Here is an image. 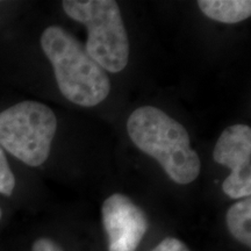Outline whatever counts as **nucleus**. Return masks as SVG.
Returning <instances> with one entry per match:
<instances>
[{
  "instance_id": "f257e3e1",
  "label": "nucleus",
  "mask_w": 251,
  "mask_h": 251,
  "mask_svg": "<svg viewBox=\"0 0 251 251\" xmlns=\"http://www.w3.org/2000/svg\"><path fill=\"white\" fill-rule=\"evenodd\" d=\"M127 131L135 147L155 158L176 184H191L199 177L201 163L187 130L162 109H135L127 120Z\"/></svg>"
},
{
  "instance_id": "423d86ee",
  "label": "nucleus",
  "mask_w": 251,
  "mask_h": 251,
  "mask_svg": "<svg viewBox=\"0 0 251 251\" xmlns=\"http://www.w3.org/2000/svg\"><path fill=\"white\" fill-rule=\"evenodd\" d=\"M101 213L108 251H136L148 230L142 209L125 194L114 193L103 201Z\"/></svg>"
},
{
  "instance_id": "7ed1b4c3",
  "label": "nucleus",
  "mask_w": 251,
  "mask_h": 251,
  "mask_svg": "<svg viewBox=\"0 0 251 251\" xmlns=\"http://www.w3.org/2000/svg\"><path fill=\"white\" fill-rule=\"evenodd\" d=\"M62 7L72 20L87 28L85 49L106 72L127 67L129 40L118 2L114 0H64Z\"/></svg>"
},
{
  "instance_id": "1a4fd4ad",
  "label": "nucleus",
  "mask_w": 251,
  "mask_h": 251,
  "mask_svg": "<svg viewBox=\"0 0 251 251\" xmlns=\"http://www.w3.org/2000/svg\"><path fill=\"white\" fill-rule=\"evenodd\" d=\"M15 185H17V181H15L14 174L7 161L4 149L0 147V194L11 197L14 192Z\"/></svg>"
},
{
  "instance_id": "f03ea898",
  "label": "nucleus",
  "mask_w": 251,
  "mask_h": 251,
  "mask_svg": "<svg viewBox=\"0 0 251 251\" xmlns=\"http://www.w3.org/2000/svg\"><path fill=\"white\" fill-rule=\"evenodd\" d=\"M40 46L54 69L56 83L69 101L81 107L99 105L111 92V80L85 47L57 25L46 28Z\"/></svg>"
},
{
  "instance_id": "0eeeda50",
  "label": "nucleus",
  "mask_w": 251,
  "mask_h": 251,
  "mask_svg": "<svg viewBox=\"0 0 251 251\" xmlns=\"http://www.w3.org/2000/svg\"><path fill=\"white\" fill-rule=\"evenodd\" d=\"M198 6L207 18L222 24H237L251 17L249 0H200Z\"/></svg>"
},
{
  "instance_id": "6e6552de",
  "label": "nucleus",
  "mask_w": 251,
  "mask_h": 251,
  "mask_svg": "<svg viewBox=\"0 0 251 251\" xmlns=\"http://www.w3.org/2000/svg\"><path fill=\"white\" fill-rule=\"evenodd\" d=\"M227 227L230 234L243 243L251 246V199L250 197L235 202L227 212Z\"/></svg>"
},
{
  "instance_id": "9b49d317",
  "label": "nucleus",
  "mask_w": 251,
  "mask_h": 251,
  "mask_svg": "<svg viewBox=\"0 0 251 251\" xmlns=\"http://www.w3.org/2000/svg\"><path fill=\"white\" fill-rule=\"evenodd\" d=\"M31 251H63L62 248L52 240L47 237L37 238L31 246Z\"/></svg>"
},
{
  "instance_id": "f8f14e48",
  "label": "nucleus",
  "mask_w": 251,
  "mask_h": 251,
  "mask_svg": "<svg viewBox=\"0 0 251 251\" xmlns=\"http://www.w3.org/2000/svg\"><path fill=\"white\" fill-rule=\"evenodd\" d=\"M1 218H2V211L1 208H0V220H1Z\"/></svg>"
},
{
  "instance_id": "39448f33",
  "label": "nucleus",
  "mask_w": 251,
  "mask_h": 251,
  "mask_svg": "<svg viewBox=\"0 0 251 251\" xmlns=\"http://www.w3.org/2000/svg\"><path fill=\"white\" fill-rule=\"evenodd\" d=\"M213 158L231 171L222 190L231 199H244L251 194V128L233 125L226 128L215 144Z\"/></svg>"
},
{
  "instance_id": "9d476101",
  "label": "nucleus",
  "mask_w": 251,
  "mask_h": 251,
  "mask_svg": "<svg viewBox=\"0 0 251 251\" xmlns=\"http://www.w3.org/2000/svg\"><path fill=\"white\" fill-rule=\"evenodd\" d=\"M152 251H190V249L178 238L166 237Z\"/></svg>"
},
{
  "instance_id": "ddd939ff",
  "label": "nucleus",
  "mask_w": 251,
  "mask_h": 251,
  "mask_svg": "<svg viewBox=\"0 0 251 251\" xmlns=\"http://www.w3.org/2000/svg\"><path fill=\"white\" fill-rule=\"evenodd\" d=\"M151 251H152V250H151Z\"/></svg>"
},
{
  "instance_id": "20e7f679",
  "label": "nucleus",
  "mask_w": 251,
  "mask_h": 251,
  "mask_svg": "<svg viewBox=\"0 0 251 251\" xmlns=\"http://www.w3.org/2000/svg\"><path fill=\"white\" fill-rule=\"evenodd\" d=\"M56 130L57 118L46 103L24 100L0 112V147L31 168L49 158Z\"/></svg>"
}]
</instances>
